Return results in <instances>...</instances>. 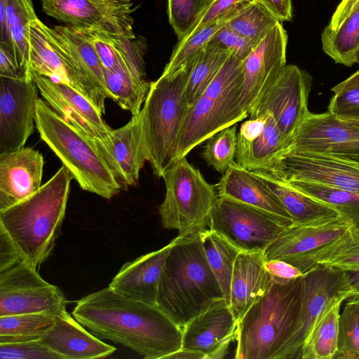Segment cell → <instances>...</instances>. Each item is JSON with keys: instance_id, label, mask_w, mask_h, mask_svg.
I'll return each mask as SVG.
<instances>
[{"instance_id": "obj_1", "label": "cell", "mask_w": 359, "mask_h": 359, "mask_svg": "<svg viewBox=\"0 0 359 359\" xmlns=\"http://www.w3.org/2000/svg\"><path fill=\"white\" fill-rule=\"evenodd\" d=\"M72 315L100 339L123 345L145 359H167L182 345V328L157 305L121 296L109 287L79 300Z\"/></svg>"}, {"instance_id": "obj_2", "label": "cell", "mask_w": 359, "mask_h": 359, "mask_svg": "<svg viewBox=\"0 0 359 359\" xmlns=\"http://www.w3.org/2000/svg\"><path fill=\"white\" fill-rule=\"evenodd\" d=\"M174 239L161 274L157 306L183 328L224 296L208 262L201 232Z\"/></svg>"}, {"instance_id": "obj_3", "label": "cell", "mask_w": 359, "mask_h": 359, "mask_svg": "<svg viewBox=\"0 0 359 359\" xmlns=\"http://www.w3.org/2000/svg\"><path fill=\"white\" fill-rule=\"evenodd\" d=\"M73 178L62 165L36 193L0 210V227L11 238L24 261L36 269L54 247Z\"/></svg>"}, {"instance_id": "obj_4", "label": "cell", "mask_w": 359, "mask_h": 359, "mask_svg": "<svg viewBox=\"0 0 359 359\" xmlns=\"http://www.w3.org/2000/svg\"><path fill=\"white\" fill-rule=\"evenodd\" d=\"M303 276L273 282L238 323L236 359H277L299 323Z\"/></svg>"}, {"instance_id": "obj_5", "label": "cell", "mask_w": 359, "mask_h": 359, "mask_svg": "<svg viewBox=\"0 0 359 359\" xmlns=\"http://www.w3.org/2000/svg\"><path fill=\"white\" fill-rule=\"evenodd\" d=\"M35 125L42 140L83 190L107 199L119 193L123 186L95 147L92 138L66 121L40 98Z\"/></svg>"}, {"instance_id": "obj_6", "label": "cell", "mask_w": 359, "mask_h": 359, "mask_svg": "<svg viewBox=\"0 0 359 359\" xmlns=\"http://www.w3.org/2000/svg\"><path fill=\"white\" fill-rule=\"evenodd\" d=\"M191 67L174 77L160 76L151 82L140 111L147 161L158 177L176 159L180 136L189 109L184 91Z\"/></svg>"}, {"instance_id": "obj_7", "label": "cell", "mask_w": 359, "mask_h": 359, "mask_svg": "<svg viewBox=\"0 0 359 359\" xmlns=\"http://www.w3.org/2000/svg\"><path fill=\"white\" fill-rule=\"evenodd\" d=\"M243 78V62L231 54L205 92L189 108L175 161L219 130L248 116L240 104Z\"/></svg>"}, {"instance_id": "obj_8", "label": "cell", "mask_w": 359, "mask_h": 359, "mask_svg": "<svg viewBox=\"0 0 359 359\" xmlns=\"http://www.w3.org/2000/svg\"><path fill=\"white\" fill-rule=\"evenodd\" d=\"M165 194L158 213L163 227L187 236L208 229L218 195L201 171L182 157L164 171Z\"/></svg>"}, {"instance_id": "obj_9", "label": "cell", "mask_w": 359, "mask_h": 359, "mask_svg": "<svg viewBox=\"0 0 359 359\" xmlns=\"http://www.w3.org/2000/svg\"><path fill=\"white\" fill-rule=\"evenodd\" d=\"M292 225L290 219L218 196L209 229L222 235L240 251L264 252Z\"/></svg>"}, {"instance_id": "obj_10", "label": "cell", "mask_w": 359, "mask_h": 359, "mask_svg": "<svg viewBox=\"0 0 359 359\" xmlns=\"http://www.w3.org/2000/svg\"><path fill=\"white\" fill-rule=\"evenodd\" d=\"M29 45L30 72L72 87L104 114L105 100L76 66L53 28L39 18L33 20L29 25Z\"/></svg>"}, {"instance_id": "obj_11", "label": "cell", "mask_w": 359, "mask_h": 359, "mask_svg": "<svg viewBox=\"0 0 359 359\" xmlns=\"http://www.w3.org/2000/svg\"><path fill=\"white\" fill-rule=\"evenodd\" d=\"M264 172L285 182H313L359 193V163L330 154L287 149Z\"/></svg>"}, {"instance_id": "obj_12", "label": "cell", "mask_w": 359, "mask_h": 359, "mask_svg": "<svg viewBox=\"0 0 359 359\" xmlns=\"http://www.w3.org/2000/svg\"><path fill=\"white\" fill-rule=\"evenodd\" d=\"M62 291L46 281L25 261L0 272V316L33 313L57 314L66 309Z\"/></svg>"}, {"instance_id": "obj_13", "label": "cell", "mask_w": 359, "mask_h": 359, "mask_svg": "<svg viewBox=\"0 0 359 359\" xmlns=\"http://www.w3.org/2000/svg\"><path fill=\"white\" fill-rule=\"evenodd\" d=\"M346 271L317 265L303 276L301 313L297 328L277 359L297 358L313 327L326 308L337 298L348 299Z\"/></svg>"}, {"instance_id": "obj_14", "label": "cell", "mask_w": 359, "mask_h": 359, "mask_svg": "<svg viewBox=\"0 0 359 359\" xmlns=\"http://www.w3.org/2000/svg\"><path fill=\"white\" fill-rule=\"evenodd\" d=\"M44 13L78 29H95L132 36V0H41Z\"/></svg>"}, {"instance_id": "obj_15", "label": "cell", "mask_w": 359, "mask_h": 359, "mask_svg": "<svg viewBox=\"0 0 359 359\" xmlns=\"http://www.w3.org/2000/svg\"><path fill=\"white\" fill-rule=\"evenodd\" d=\"M311 88V77L309 73L294 65H287L248 116L270 113L288 146L310 112L308 100Z\"/></svg>"}, {"instance_id": "obj_16", "label": "cell", "mask_w": 359, "mask_h": 359, "mask_svg": "<svg viewBox=\"0 0 359 359\" xmlns=\"http://www.w3.org/2000/svg\"><path fill=\"white\" fill-rule=\"evenodd\" d=\"M38 90L32 77H0V154L24 147L33 133Z\"/></svg>"}, {"instance_id": "obj_17", "label": "cell", "mask_w": 359, "mask_h": 359, "mask_svg": "<svg viewBox=\"0 0 359 359\" xmlns=\"http://www.w3.org/2000/svg\"><path fill=\"white\" fill-rule=\"evenodd\" d=\"M287 34L278 22L243 61L240 104L248 116L286 65Z\"/></svg>"}, {"instance_id": "obj_18", "label": "cell", "mask_w": 359, "mask_h": 359, "mask_svg": "<svg viewBox=\"0 0 359 359\" xmlns=\"http://www.w3.org/2000/svg\"><path fill=\"white\" fill-rule=\"evenodd\" d=\"M287 149L327 153L359 162V126L329 111H310Z\"/></svg>"}, {"instance_id": "obj_19", "label": "cell", "mask_w": 359, "mask_h": 359, "mask_svg": "<svg viewBox=\"0 0 359 359\" xmlns=\"http://www.w3.org/2000/svg\"><path fill=\"white\" fill-rule=\"evenodd\" d=\"M30 76L44 101L66 121L92 138L108 137L112 128L90 100L72 87L34 72H30Z\"/></svg>"}, {"instance_id": "obj_20", "label": "cell", "mask_w": 359, "mask_h": 359, "mask_svg": "<svg viewBox=\"0 0 359 359\" xmlns=\"http://www.w3.org/2000/svg\"><path fill=\"white\" fill-rule=\"evenodd\" d=\"M92 141L121 185L137 183L140 170L147 161L140 111L123 126L112 129L106 140L92 138Z\"/></svg>"}, {"instance_id": "obj_21", "label": "cell", "mask_w": 359, "mask_h": 359, "mask_svg": "<svg viewBox=\"0 0 359 359\" xmlns=\"http://www.w3.org/2000/svg\"><path fill=\"white\" fill-rule=\"evenodd\" d=\"M238 322L225 299L214 302L182 328V348L201 353L205 359L225 356L236 339Z\"/></svg>"}, {"instance_id": "obj_22", "label": "cell", "mask_w": 359, "mask_h": 359, "mask_svg": "<svg viewBox=\"0 0 359 359\" xmlns=\"http://www.w3.org/2000/svg\"><path fill=\"white\" fill-rule=\"evenodd\" d=\"M353 229L341 215L311 223L292 225L264 252L266 261L280 259L289 264L308 255Z\"/></svg>"}, {"instance_id": "obj_23", "label": "cell", "mask_w": 359, "mask_h": 359, "mask_svg": "<svg viewBox=\"0 0 359 359\" xmlns=\"http://www.w3.org/2000/svg\"><path fill=\"white\" fill-rule=\"evenodd\" d=\"M287 147V142L269 112L250 117L238 132L236 162L250 170H268Z\"/></svg>"}, {"instance_id": "obj_24", "label": "cell", "mask_w": 359, "mask_h": 359, "mask_svg": "<svg viewBox=\"0 0 359 359\" xmlns=\"http://www.w3.org/2000/svg\"><path fill=\"white\" fill-rule=\"evenodd\" d=\"M43 165V155L32 147L0 154V210L25 200L41 187Z\"/></svg>"}, {"instance_id": "obj_25", "label": "cell", "mask_w": 359, "mask_h": 359, "mask_svg": "<svg viewBox=\"0 0 359 359\" xmlns=\"http://www.w3.org/2000/svg\"><path fill=\"white\" fill-rule=\"evenodd\" d=\"M174 242L125 263L108 287L126 298L157 305L161 274Z\"/></svg>"}, {"instance_id": "obj_26", "label": "cell", "mask_w": 359, "mask_h": 359, "mask_svg": "<svg viewBox=\"0 0 359 359\" xmlns=\"http://www.w3.org/2000/svg\"><path fill=\"white\" fill-rule=\"evenodd\" d=\"M41 341L61 359L104 358L116 350L88 331L66 309L56 314L53 327Z\"/></svg>"}, {"instance_id": "obj_27", "label": "cell", "mask_w": 359, "mask_h": 359, "mask_svg": "<svg viewBox=\"0 0 359 359\" xmlns=\"http://www.w3.org/2000/svg\"><path fill=\"white\" fill-rule=\"evenodd\" d=\"M264 252L241 251L235 262L230 290V309L238 323L269 289L273 278L265 266Z\"/></svg>"}, {"instance_id": "obj_28", "label": "cell", "mask_w": 359, "mask_h": 359, "mask_svg": "<svg viewBox=\"0 0 359 359\" xmlns=\"http://www.w3.org/2000/svg\"><path fill=\"white\" fill-rule=\"evenodd\" d=\"M216 187L218 196L252 205L291 219L279 199L268 187L252 171L236 162L222 174Z\"/></svg>"}, {"instance_id": "obj_29", "label": "cell", "mask_w": 359, "mask_h": 359, "mask_svg": "<svg viewBox=\"0 0 359 359\" xmlns=\"http://www.w3.org/2000/svg\"><path fill=\"white\" fill-rule=\"evenodd\" d=\"M79 30L93 46L104 68L114 69L126 64L138 76L147 79L144 55L147 43L144 37L114 34L88 29Z\"/></svg>"}, {"instance_id": "obj_30", "label": "cell", "mask_w": 359, "mask_h": 359, "mask_svg": "<svg viewBox=\"0 0 359 359\" xmlns=\"http://www.w3.org/2000/svg\"><path fill=\"white\" fill-rule=\"evenodd\" d=\"M277 196L290 215L292 225H302L341 215L332 206L264 171H252Z\"/></svg>"}, {"instance_id": "obj_31", "label": "cell", "mask_w": 359, "mask_h": 359, "mask_svg": "<svg viewBox=\"0 0 359 359\" xmlns=\"http://www.w3.org/2000/svg\"><path fill=\"white\" fill-rule=\"evenodd\" d=\"M53 29L80 72L104 100L109 98L103 66L90 41L79 29L73 27L57 25Z\"/></svg>"}, {"instance_id": "obj_32", "label": "cell", "mask_w": 359, "mask_h": 359, "mask_svg": "<svg viewBox=\"0 0 359 359\" xmlns=\"http://www.w3.org/2000/svg\"><path fill=\"white\" fill-rule=\"evenodd\" d=\"M290 264L303 273L317 265L334 267L345 271L359 270V234L352 229L316 252L294 260Z\"/></svg>"}, {"instance_id": "obj_33", "label": "cell", "mask_w": 359, "mask_h": 359, "mask_svg": "<svg viewBox=\"0 0 359 359\" xmlns=\"http://www.w3.org/2000/svg\"><path fill=\"white\" fill-rule=\"evenodd\" d=\"M344 300V297H338L326 308L306 339L297 358H334L338 351L340 307Z\"/></svg>"}, {"instance_id": "obj_34", "label": "cell", "mask_w": 359, "mask_h": 359, "mask_svg": "<svg viewBox=\"0 0 359 359\" xmlns=\"http://www.w3.org/2000/svg\"><path fill=\"white\" fill-rule=\"evenodd\" d=\"M104 78L109 98L116 102L132 116L138 114L146 100L150 83L137 76L124 64L114 69L103 67Z\"/></svg>"}, {"instance_id": "obj_35", "label": "cell", "mask_w": 359, "mask_h": 359, "mask_svg": "<svg viewBox=\"0 0 359 359\" xmlns=\"http://www.w3.org/2000/svg\"><path fill=\"white\" fill-rule=\"evenodd\" d=\"M323 51L336 63L351 67L359 53V2L337 29L326 26L321 34Z\"/></svg>"}, {"instance_id": "obj_36", "label": "cell", "mask_w": 359, "mask_h": 359, "mask_svg": "<svg viewBox=\"0 0 359 359\" xmlns=\"http://www.w3.org/2000/svg\"><path fill=\"white\" fill-rule=\"evenodd\" d=\"M241 9L231 11L178 41L161 76L174 77L190 67L207 46L212 35Z\"/></svg>"}, {"instance_id": "obj_37", "label": "cell", "mask_w": 359, "mask_h": 359, "mask_svg": "<svg viewBox=\"0 0 359 359\" xmlns=\"http://www.w3.org/2000/svg\"><path fill=\"white\" fill-rule=\"evenodd\" d=\"M201 235L208 262L229 305L233 267L241 251L222 235L209 228L202 231Z\"/></svg>"}, {"instance_id": "obj_38", "label": "cell", "mask_w": 359, "mask_h": 359, "mask_svg": "<svg viewBox=\"0 0 359 359\" xmlns=\"http://www.w3.org/2000/svg\"><path fill=\"white\" fill-rule=\"evenodd\" d=\"M231 52L208 43L191 65L185 87L189 108L205 92L223 67Z\"/></svg>"}, {"instance_id": "obj_39", "label": "cell", "mask_w": 359, "mask_h": 359, "mask_svg": "<svg viewBox=\"0 0 359 359\" xmlns=\"http://www.w3.org/2000/svg\"><path fill=\"white\" fill-rule=\"evenodd\" d=\"M55 316L33 313L0 316V343L41 339L53 327Z\"/></svg>"}, {"instance_id": "obj_40", "label": "cell", "mask_w": 359, "mask_h": 359, "mask_svg": "<svg viewBox=\"0 0 359 359\" xmlns=\"http://www.w3.org/2000/svg\"><path fill=\"white\" fill-rule=\"evenodd\" d=\"M7 20L20 67L27 77L29 74V29L37 18L32 0H4Z\"/></svg>"}, {"instance_id": "obj_41", "label": "cell", "mask_w": 359, "mask_h": 359, "mask_svg": "<svg viewBox=\"0 0 359 359\" xmlns=\"http://www.w3.org/2000/svg\"><path fill=\"white\" fill-rule=\"evenodd\" d=\"M286 182L336 209L359 234V193L313 182Z\"/></svg>"}, {"instance_id": "obj_42", "label": "cell", "mask_w": 359, "mask_h": 359, "mask_svg": "<svg viewBox=\"0 0 359 359\" xmlns=\"http://www.w3.org/2000/svg\"><path fill=\"white\" fill-rule=\"evenodd\" d=\"M279 22L261 3L255 1L242 8L226 24L254 46H257Z\"/></svg>"}, {"instance_id": "obj_43", "label": "cell", "mask_w": 359, "mask_h": 359, "mask_svg": "<svg viewBox=\"0 0 359 359\" xmlns=\"http://www.w3.org/2000/svg\"><path fill=\"white\" fill-rule=\"evenodd\" d=\"M238 131L236 124L224 128L208 140L202 156L208 165L224 174L236 162Z\"/></svg>"}, {"instance_id": "obj_44", "label": "cell", "mask_w": 359, "mask_h": 359, "mask_svg": "<svg viewBox=\"0 0 359 359\" xmlns=\"http://www.w3.org/2000/svg\"><path fill=\"white\" fill-rule=\"evenodd\" d=\"M334 359H359V300L354 297L348 299L340 314Z\"/></svg>"}, {"instance_id": "obj_45", "label": "cell", "mask_w": 359, "mask_h": 359, "mask_svg": "<svg viewBox=\"0 0 359 359\" xmlns=\"http://www.w3.org/2000/svg\"><path fill=\"white\" fill-rule=\"evenodd\" d=\"M170 25L178 41L189 35L212 0H167Z\"/></svg>"}, {"instance_id": "obj_46", "label": "cell", "mask_w": 359, "mask_h": 359, "mask_svg": "<svg viewBox=\"0 0 359 359\" xmlns=\"http://www.w3.org/2000/svg\"><path fill=\"white\" fill-rule=\"evenodd\" d=\"M1 359H61L41 339L0 343Z\"/></svg>"}, {"instance_id": "obj_47", "label": "cell", "mask_w": 359, "mask_h": 359, "mask_svg": "<svg viewBox=\"0 0 359 359\" xmlns=\"http://www.w3.org/2000/svg\"><path fill=\"white\" fill-rule=\"evenodd\" d=\"M208 43L224 48L236 58L244 61L255 46L231 29L227 24L219 29Z\"/></svg>"}, {"instance_id": "obj_48", "label": "cell", "mask_w": 359, "mask_h": 359, "mask_svg": "<svg viewBox=\"0 0 359 359\" xmlns=\"http://www.w3.org/2000/svg\"><path fill=\"white\" fill-rule=\"evenodd\" d=\"M328 111L341 119L359 116V87L335 93L330 99Z\"/></svg>"}, {"instance_id": "obj_49", "label": "cell", "mask_w": 359, "mask_h": 359, "mask_svg": "<svg viewBox=\"0 0 359 359\" xmlns=\"http://www.w3.org/2000/svg\"><path fill=\"white\" fill-rule=\"evenodd\" d=\"M255 1V0H212L208 7L204 11L203 15L189 35L233 11L245 7Z\"/></svg>"}, {"instance_id": "obj_50", "label": "cell", "mask_w": 359, "mask_h": 359, "mask_svg": "<svg viewBox=\"0 0 359 359\" xmlns=\"http://www.w3.org/2000/svg\"><path fill=\"white\" fill-rule=\"evenodd\" d=\"M0 77H27L22 71L13 46L0 43Z\"/></svg>"}, {"instance_id": "obj_51", "label": "cell", "mask_w": 359, "mask_h": 359, "mask_svg": "<svg viewBox=\"0 0 359 359\" xmlns=\"http://www.w3.org/2000/svg\"><path fill=\"white\" fill-rule=\"evenodd\" d=\"M22 255L11 238L0 227V272L23 261Z\"/></svg>"}, {"instance_id": "obj_52", "label": "cell", "mask_w": 359, "mask_h": 359, "mask_svg": "<svg viewBox=\"0 0 359 359\" xmlns=\"http://www.w3.org/2000/svg\"><path fill=\"white\" fill-rule=\"evenodd\" d=\"M265 266L273 280L280 283H290L304 274L296 266L280 259L266 261Z\"/></svg>"}, {"instance_id": "obj_53", "label": "cell", "mask_w": 359, "mask_h": 359, "mask_svg": "<svg viewBox=\"0 0 359 359\" xmlns=\"http://www.w3.org/2000/svg\"><path fill=\"white\" fill-rule=\"evenodd\" d=\"M268 8L279 22H290L292 20V0H255Z\"/></svg>"}, {"instance_id": "obj_54", "label": "cell", "mask_w": 359, "mask_h": 359, "mask_svg": "<svg viewBox=\"0 0 359 359\" xmlns=\"http://www.w3.org/2000/svg\"><path fill=\"white\" fill-rule=\"evenodd\" d=\"M358 2L359 0H341L327 26L333 30L337 29L350 15Z\"/></svg>"}, {"instance_id": "obj_55", "label": "cell", "mask_w": 359, "mask_h": 359, "mask_svg": "<svg viewBox=\"0 0 359 359\" xmlns=\"http://www.w3.org/2000/svg\"><path fill=\"white\" fill-rule=\"evenodd\" d=\"M346 288L348 298L359 294V270L346 271Z\"/></svg>"}, {"instance_id": "obj_56", "label": "cell", "mask_w": 359, "mask_h": 359, "mask_svg": "<svg viewBox=\"0 0 359 359\" xmlns=\"http://www.w3.org/2000/svg\"><path fill=\"white\" fill-rule=\"evenodd\" d=\"M359 87V70L332 88L334 93L348 88Z\"/></svg>"}, {"instance_id": "obj_57", "label": "cell", "mask_w": 359, "mask_h": 359, "mask_svg": "<svg viewBox=\"0 0 359 359\" xmlns=\"http://www.w3.org/2000/svg\"><path fill=\"white\" fill-rule=\"evenodd\" d=\"M205 359V356L200 352L181 348L167 357V359Z\"/></svg>"}, {"instance_id": "obj_58", "label": "cell", "mask_w": 359, "mask_h": 359, "mask_svg": "<svg viewBox=\"0 0 359 359\" xmlns=\"http://www.w3.org/2000/svg\"><path fill=\"white\" fill-rule=\"evenodd\" d=\"M344 120L348 121L351 122L352 123L359 126V116L351 118H348V119H344Z\"/></svg>"}, {"instance_id": "obj_59", "label": "cell", "mask_w": 359, "mask_h": 359, "mask_svg": "<svg viewBox=\"0 0 359 359\" xmlns=\"http://www.w3.org/2000/svg\"><path fill=\"white\" fill-rule=\"evenodd\" d=\"M357 64L359 65V53H358V55Z\"/></svg>"}, {"instance_id": "obj_60", "label": "cell", "mask_w": 359, "mask_h": 359, "mask_svg": "<svg viewBox=\"0 0 359 359\" xmlns=\"http://www.w3.org/2000/svg\"><path fill=\"white\" fill-rule=\"evenodd\" d=\"M353 297H355L357 299H358V300H359V294H357V295L353 296Z\"/></svg>"}, {"instance_id": "obj_61", "label": "cell", "mask_w": 359, "mask_h": 359, "mask_svg": "<svg viewBox=\"0 0 359 359\" xmlns=\"http://www.w3.org/2000/svg\"><path fill=\"white\" fill-rule=\"evenodd\" d=\"M358 163H359V162H358Z\"/></svg>"}]
</instances>
